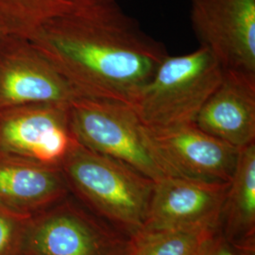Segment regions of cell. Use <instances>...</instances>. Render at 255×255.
I'll list each match as a JSON object with an SVG mask.
<instances>
[{
  "mask_svg": "<svg viewBox=\"0 0 255 255\" xmlns=\"http://www.w3.org/2000/svg\"><path fill=\"white\" fill-rule=\"evenodd\" d=\"M28 40L81 98L129 105L168 56L118 1L52 20Z\"/></svg>",
  "mask_w": 255,
  "mask_h": 255,
  "instance_id": "obj_1",
  "label": "cell"
},
{
  "mask_svg": "<svg viewBox=\"0 0 255 255\" xmlns=\"http://www.w3.org/2000/svg\"><path fill=\"white\" fill-rule=\"evenodd\" d=\"M67 186L114 227L131 239L146 226L154 181L130 165L77 141L61 163Z\"/></svg>",
  "mask_w": 255,
  "mask_h": 255,
  "instance_id": "obj_2",
  "label": "cell"
},
{
  "mask_svg": "<svg viewBox=\"0 0 255 255\" xmlns=\"http://www.w3.org/2000/svg\"><path fill=\"white\" fill-rule=\"evenodd\" d=\"M223 72L216 57L202 46L189 54L167 56L130 106L147 128L194 124Z\"/></svg>",
  "mask_w": 255,
  "mask_h": 255,
  "instance_id": "obj_3",
  "label": "cell"
},
{
  "mask_svg": "<svg viewBox=\"0 0 255 255\" xmlns=\"http://www.w3.org/2000/svg\"><path fill=\"white\" fill-rule=\"evenodd\" d=\"M69 127L82 146L130 165L153 181L165 176L146 143L134 109L121 101L80 98L68 108Z\"/></svg>",
  "mask_w": 255,
  "mask_h": 255,
  "instance_id": "obj_4",
  "label": "cell"
},
{
  "mask_svg": "<svg viewBox=\"0 0 255 255\" xmlns=\"http://www.w3.org/2000/svg\"><path fill=\"white\" fill-rule=\"evenodd\" d=\"M148 147L165 176L229 183L239 148L203 131L195 123L165 128L144 126Z\"/></svg>",
  "mask_w": 255,
  "mask_h": 255,
  "instance_id": "obj_5",
  "label": "cell"
},
{
  "mask_svg": "<svg viewBox=\"0 0 255 255\" xmlns=\"http://www.w3.org/2000/svg\"><path fill=\"white\" fill-rule=\"evenodd\" d=\"M190 21L224 70L255 74V0H190Z\"/></svg>",
  "mask_w": 255,
  "mask_h": 255,
  "instance_id": "obj_6",
  "label": "cell"
},
{
  "mask_svg": "<svg viewBox=\"0 0 255 255\" xmlns=\"http://www.w3.org/2000/svg\"><path fill=\"white\" fill-rule=\"evenodd\" d=\"M69 106L35 103L0 109V152L60 166L76 141Z\"/></svg>",
  "mask_w": 255,
  "mask_h": 255,
  "instance_id": "obj_7",
  "label": "cell"
},
{
  "mask_svg": "<svg viewBox=\"0 0 255 255\" xmlns=\"http://www.w3.org/2000/svg\"><path fill=\"white\" fill-rule=\"evenodd\" d=\"M80 98L29 40L0 36V109L35 103L70 105Z\"/></svg>",
  "mask_w": 255,
  "mask_h": 255,
  "instance_id": "obj_8",
  "label": "cell"
},
{
  "mask_svg": "<svg viewBox=\"0 0 255 255\" xmlns=\"http://www.w3.org/2000/svg\"><path fill=\"white\" fill-rule=\"evenodd\" d=\"M27 247L34 255H133L130 237L71 207L39 219L29 230Z\"/></svg>",
  "mask_w": 255,
  "mask_h": 255,
  "instance_id": "obj_9",
  "label": "cell"
},
{
  "mask_svg": "<svg viewBox=\"0 0 255 255\" xmlns=\"http://www.w3.org/2000/svg\"><path fill=\"white\" fill-rule=\"evenodd\" d=\"M229 184L171 176L154 181L144 231L219 228Z\"/></svg>",
  "mask_w": 255,
  "mask_h": 255,
  "instance_id": "obj_10",
  "label": "cell"
},
{
  "mask_svg": "<svg viewBox=\"0 0 255 255\" xmlns=\"http://www.w3.org/2000/svg\"><path fill=\"white\" fill-rule=\"evenodd\" d=\"M195 124L237 148L255 142V74L224 70Z\"/></svg>",
  "mask_w": 255,
  "mask_h": 255,
  "instance_id": "obj_11",
  "label": "cell"
},
{
  "mask_svg": "<svg viewBox=\"0 0 255 255\" xmlns=\"http://www.w3.org/2000/svg\"><path fill=\"white\" fill-rule=\"evenodd\" d=\"M67 187L60 166L0 152V206L33 209L62 198Z\"/></svg>",
  "mask_w": 255,
  "mask_h": 255,
  "instance_id": "obj_12",
  "label": "cell"
},
{
  "mask_svg": "<svg viewBox=\"0 0 255 255\" xmlns=\"http://www.w3.org/2000/svg\"><path fill=\"white\" fill-rule=\"evenodd\" d=\"M222 218V235L229 242L235 246L255 243V142L239 148Z\"/></svg>",
  "mask_w": 255,
  "mask_h": 255,
  "instance_id": "obj_13",
  "label": "cell"
},
{
  "mask_svg": "<svg viewBox=\"0 0 255 255\" xmlns=\"http://www.w3.org/2000/svg\"><path fill=\"white\" fill-rule=\"evenodd\" d=\"M110 1L118 0H0V36L28 40L52 20Z\"/></svg>",
  "mask_w": 255,
  "mask_h": 255,
  "instance_id": "obj_14",
  "label": "cell"
},
{
  "mask_svg": "<svg viewBox=\"0 0 255 255\" xmlns=\"http://www.w3.org/2000/svg\"><path fill=\"white\" fill-rule=\"evenodd\" d=\"M219 228L143 231L133 238V255H199Z\"/></svg>",
  "mask_w": 255,
  "mask_h": 255,
  "instance_id": "obj_15",
  "label": "cell"
},
{
  "mask_svg": "<svg viewBox=\"0 0 255 255\" xmlns=\"http://www.w3.org/2000/svg\"><path fill=\"white\" fill-rule=\"evenodd\" d=\"M22 233L18 214L0 206V255H10Z\"/></svg>",
  "mask_w": 255,
  "mask_h": 255,
  "instance_id": "obj_16",
  "label": "cell"
},
{
  "mask_svg": "<svg viewBox=\"0 0 255 255\" xmlns=\"http://www.w3.org/2000/svg\"><path fill=\"white\" fill-rule=\"evenodd\" d=\"M199 255H255V245L235 246L218 231L207 241Z\"/></svg>",
  "mask_w": 255,
  "mask_h": 255,
  "instance_id": "obj_17",
  "label": "cell"
}]
</instances>
